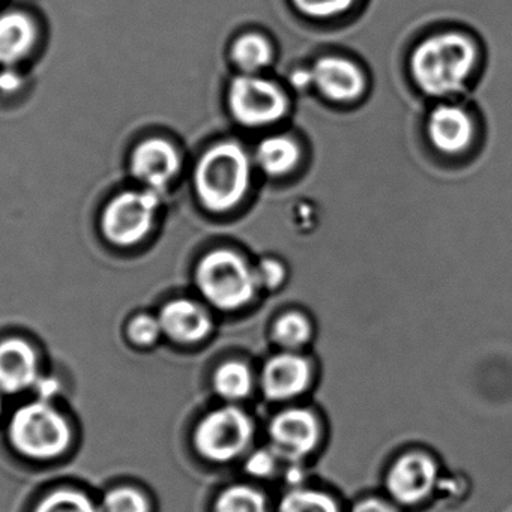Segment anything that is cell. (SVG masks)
<instances>
[{
    "instance_id": "12",
    "label": "cell",
    "mask_w": 512,
    "mask_h": 512,
    "mask_svg": "<svg viewBox=\"0 0 512 512\" xmlns=\"http://www.w3.org/2000/svg\"><path fill=\"white\" fill-rule=\"evenodd\" d=\"M475 133L472 116L457 104H437L428 115V140L442 154H463L472 146Z\"/></svg>"
},
{
    "instance_id": "21",
    "label": "cell",
    "mask_w": 512,
    "mask_h": 512,
    "mask_svg": "<svg viewBox=\"0 0 512 512\" xmlns=\"http://www.w3.org/2000/svg\"><path fill=\"white\" fill-rule=\"evenodd\" d=\"M215 512H268L266 497L248 485H233L218 496Z\"/></svg>"
},
{
    "instance_id": "29",
    "label": "cell",
    "mask_w": 512,
    "mask_h": 512,
    "mask_svg": "<svg viewBox=\"0 0 512 512\" xmlns=\"http://www.w3.org/2000/svg\"><path fill=\"white\" fill-rule=\"evenodd\" d=\"M352 512H398L394 505L386 500L370 497V499L361 500L353 506Z\"/></svg>"
},
{
    "instance_id": "17",
    "label": "cell",
    "mask_w": 512,
    "mask_h": 512,
    "mask_svg": "<svg viewBox=\"0 0 512 512\" xmlns=\"http://www.w3.org/2000/svg\"><path fill=\"white\" fill-rule=\"evenodd\" d=\"M37 29L25 14L0 16V65L17 64L34 49Z\"/></svg>"
},
{
    "instance_id": "4",
    "label": "cell",
    "mask_w": 512,
    "mask_h": 512,
    "mask_svg": "<svg viewBox=\"0 0 512 512\" xmlns=\"http://www.w3.org/2000/svg\"><path fill=\"white\" fill-rule=\"evenodd\" d=\"M10 440L20 454L35 460H50L67 451L71 427L47 401L26 404L10 422Z\"/></svg>"
},
{
    "instance_id": "13",
    "label": "cell",
    "mask_w": 512,
    "mask_h": 512,
    "mask_svg": "<svg viewBox=\"0 0 512 512\" xmlns=\"http://www.w3.org/2000/svg\"><path fill=\"white\" fill-rule=\"evenodd\" d=\"M181 169L178 151L163 139L140 143L131 158V170L152 191L164 190Z\"/></svg>"
},
{
    "instance_id": "16",
    "label": "cell",
    "mask_w": 512,
    "mask_h": 512,
    "mask_svg": "<svg viewBox=\"0 0 512 512\" xmlns=\"http://www.w3.org/2000/svg\"><path fill=\"white\" fill-rule=\"evenodd\" d=\"M299 143L286 134L265 137L254 152V164L269 178H284L301 163Z\"/></svg>"
},
{
    "instance_id": "15",
    "label": "cell",
    "mask_w": 512,
    "mask_h": 512,
    "mask_svg": "<svg viewBox=\"0 0 512 512\" xmlns=\"http://www.w3.org/2000/svg\"><path fill=\"white\" fill-rule=\"evenodd\" d=\"M38 380L37 352L19 338L0 343V391L19 394Z\"/></svg>"
},
{
    "instance_id": "5",
    "label": "cell",
    "mask_w": 512,
    "mask_h": 512,
    "mask_svg": "<svg viewBox=\"0 0 512 512\" xmlns=\"http://www.w3.org/2000/svg\"><path fill=\"white\" fill-rule=\"evenodd\" d=\"M227 104L233 119L250 130L274 127L286 118L290 100L278 83L259 74H241L230 83Z\"/></svg>"
},
{
    "instance_id": "28",
    "label": "cell",
    "mask_w": 512,
    "mask_h": 512,
    "mask_svg": "<svg viewBox=\"0 0 512 512\" xmlns=\"http://www.w3.org/2000/svg\"><path fill=\"white\" fill-rule=\"evenodd\" d=\"M277 454L272 449H257L248 455L245 470L254 478H269L277 470Z\"/></svg>"
},
{
    "instance_id": "9",
    "label": "cell",
    "mask_w": 512,
    "mask_h": 512,
    "mask_svg": "<svg viewBox=\"0 0 512 512\" xmlns=\"http://www.w3.org/2000/svg\"><path fill=\"white\" fill-rule=\"evenodd\" d=\"M439 479L436 461L424 452H407L401 455L386 475V490L394 502L412 506L424 502Z\"/></svg>"
},
{
    "instance_id": "32",
    "label": "cell",
    "mask_w": 512,
    "mask_h": 512,
    "mask_svg": "<svg viewBox=\"0 0 512 512\" xmlns=\"http://www.w3.org/2000/svg\"><path fill=\"white\" fill-rule=\"evenodd\" d=\"M0 412H2V401H0Z\"/></svg>"
},
{
    "instance_id": "27",
    "label": "cell",
    "mask_w": 512,
    "mask_h": 512,
    "mask_svg": "<svg viewBox=\"0 0 512 512\" xmlns=\"http://www.w3.org/2000/svg\"><path fill=\"white\" fill-rule=\"evenodd\" d=\"M254 271H256L259 289H280L287 278L286 266H284L280 260L274 259V257H266V259L260 260V262L254 266Z\"/></svg>"
},
{
    "instance_id": "26",
    "label": "cell",
    "mask_w": 512,
    "mask_h": 512,
    "mask_svg": "<svg viewBox=\"0 0 512 512\" xmlns=\"http://www.w3.org/2000/svg\"><path fill=\"white\" fill-rule=\"evenodd\" d=\"M127 334L136 346H152L163 334V329H161L160 320L148 314H142L131 320Z\"/></svg>"
},
{
    "instance_id": "23",
    "label": "cell",
    "mask_w": 512,
    "mask_h": 512,
    "mask_svg": "<svg viewBox=\"0 0 512 512\" xmlns=\"http://www.w3.org/2000/svg\"><path fill=\"white\" fill-rule=\"evenodd\" d=\"M35 512H98L94 502L82 491L58 490L46 497Z\"/></svg>"
},
{
    "instance_id": "10",
    "label": "cell",
    "mask_w": 512,
    "mask_h": 512,
    "mask_svg": "<svg viewBox=\"0 0 512 512\" xmlns=\"http://www.w3.org/2000/svg\"><path fill=\"white\" fill-rule=\"evenodd\" d=\"M310 68L313 89L329 103H356L367 88L364 71L344 56H322Z\"/></svg>"
},
{
    "instance_id": "25",
    "label": "cell",
    "mask_w": 512,
    "mask_h": 512,
    "mask_svg": "<svg viewBox=\"0 0 512 512\" xmlns=\"http://www.w3.org/2000/svg\"><path fill=\"white\" fill-rule=\"evenodd\" d=\"M292 2L302 16L328 20L343 16L352 8L356 0H292Z\"/></svg>"
},
{
    "instance_id": "11",
    "label": "cell",
    "mask_w": 512,
    "mask_h": 512,
    "mask_svg": "<svg viewBox=\"0 0 512 512\" xmlns=\"http://www.w3.org/2000/svg\"><path fill=\"white\" fill-rule=\"evenodd\" d=\"M313 380L310 361L296 352L272 356L263 365L260 386L263 395L274 403L293 400L307 391Z\"/></svg>"
},
{
    "instance_id": "19",
    "label": "cell",
    "mask_w": 512,
    "mask_h": 512,
    "mask_svg": "<svg viewBox=\"0 0 512 512\" xmlns=\"http://www.w3.org/2000/svg\"><path fill=\"white\" fill-rule=\"evenodd\" d=\"M253 385V373L239 361L226 362L214 374L215 392L226 401L244 400L251 394Z\"/></svg>"
},
{
    "instance_id": "24",
    "label": "cell",
    "mask_w": 512,
    "mask_h": 512,
    "mask_svg": "<svg viewBox=\"0 0 512 512\" xmlns=\"http://www.w3.org/2000/svg\"><path fill=\"white\" fill-rule=\"evenodd\" d=\"M103 512H149V502L136 488H115L104 497Z\"/></svg>"
},
{
    "instance_id": "31",
    "label": "cell",
    "mask_w": 512,
    "mask_h": 512,
    "mask_svg": "<svg viewBox=\"0 0 512 512\" xmlns=\"http://www.w3.org/2000/svg\"><path fill=\"white\" fill-rule=\"evenodd\" d=\"M34 388H37V392L38 395H40L41 400L47 401L49 398H52L53 395L58 394L61 386H59L58 380L52 379V377H47V379H40V377H38Z\"/></svg>"
},
{
    "instance_id": "1",
    "label": "cell",
    "mask_w": 512,
    "mask_h": 512,
    "mask_svg": "<svg viewBox=\"0 0 512 512\" xmlns=\"http://www.w3.org/2000/svg\"><path fill=\"white\" fill-rule=\"evenodd\" d=\"M478 62L479 50L472 38L461 32H440L413 49L410 74L428 97L451 98L467 88Z\"/></svg>"
},
{
    "instance_id": "30",
    "label": "cell",
    "mask_w": 512,
    "mask_h": 512,
    "mask_svg": "<svg viewBox=\"0 0 512 512\" xmlns=\"http://www.w3.org/2000/svg\"><path fill=\"white\" fill-rule=\"evenodd\" d=\"M290 83L293 88L298 91H308L313 89V74H311V68H298L293 70L290 74Z\"/></svg>"
},
{
    "instance_id": "3",
    "label": "cell",
    "mask_w": 512,
    "mask_h": 512,
    "mask_svg": "<svg viewBox=\"0 0 512 512\" xmlns=\"http://www.w3.org/2000/svg\"><path fill=\"white\" fill-rule=\"evenodd\" d=\"M196 283L203 298L221 311L247 307L260 290L254 266L227 248L211 251L200 260Z\"/></svg>"
},
{
    "instance_id": "18",
    "label": "cell",
    "mask_w": 512,
    "mask_h": 512,
    "mask_svg": "<svg viewBox=\"0 0 512 512\" xmlns=\"http://www.w3.org/2000/svg\"><path fill=\"white\" fill-rule=\"evenodd\" d=\"M232 59L244 74H259L271 65L274 49L271 41L256 32H248L235 41Z\"/></svg>"
},
{
    "instance_id": "7",
    "label": "cell",
    "mask_w": 512,
    "mask_h": 512,
    "mask_svg": "<svg viewBox=\"0 0 512 512\" xmlns=\"http://www.w3.org/2000/svg\"><path fill=\"white\" fill-rule=\"evenodd\" d=\"M158 197L155 191H127L107 205L101 229L112 244L131 247L139 244L154 227Z\"/></svg>"
},
{
    "instance_id": "20",
    "label": "cell",
    "mask_w": 512,
    "mask_h": 512,
    "mask_svg": "<svg viewBox=\"0 0 512 512\" xmlns=\"http://www.w3.org/2000/svg\"><path fill=\"white\" fill-rule=\"evenodd\" d=\"M313 338V325L310 319L298 311L284 314L272 326V340L284 352H298Z\"/></svg>"
},
{
    "instance_id": "6",
    "label": "cell",
    "mask_w": 512,
    "mask_h": 512,
    "mask_svg": "<svg viewBox=\"0 0 512 512\" xmlns=\"http://www.w3.org/2000/svg\"><path fill=\"white\" fill-rule=\"evenodd\" d=\"M254 436L250 415L236 406L208 413L197 425L194 445L206 460L227 463L244 454Z\"/></svg>"
},
{
    "instance_id": "8",
    "label": "cell",
    "mask_w": 512,
    "mask_h": 512,
    "mask_svg": "<svg viewBox=\"0 0 512 512\" xmlns=\"http://www.w3.org/2000/svg\"><path fill=\"white\" fill-rule=\"evenodd\" d=\"M269 442L278 458L299 463L316 449L320 439V425L307 409L283 410L269 422Z\"/></svg>"
},
{
    "instance_id": "22",
    "label": "cell",
    "mask_w": 512,
    "mask_h": 512,
    "mask_svg": "<svg viewBox=\"0 0 512 512\" xmlns=\"http://www.w3.org/2000/svg\"><path fill=\"white\" fill-rule=\"evenodd\" d=\"M278 512H340L328 494L311 488H293L281 499Z\"/></svg>"
},
{
    "instance_id": "14",
    "label": "cell",
    "mask_w": 512,
    "mask_h": 512,
    "mask_svg": "<svg viewBox=\"0 0 512 512\" xmlns=\"http://www.w3.org/2000/svg\"><path fill=\"white\" fill-rule=\"evenodd\" d=\"M158 320L163 334L181 344L200 343L214 328L208 310L190 299H176L164 305Z\"/></svg>"
},
{
    "instance_id": "2",
    "label": "cell",
    "mask_w": 512,
    "mask_h": 512,
    "mask_svg": "<svg viewBox=\"0 0 512 512\" xmlns=\"http://www.w3.org/2000/svg\"><path fill=\"white\" fill-rule=\"evenodd\" d=\"M254 160L236 142L212 146L197 163L194 185L208 211L224 214L244 202L253 185Z\"/></svg>"
}]
</instances>
